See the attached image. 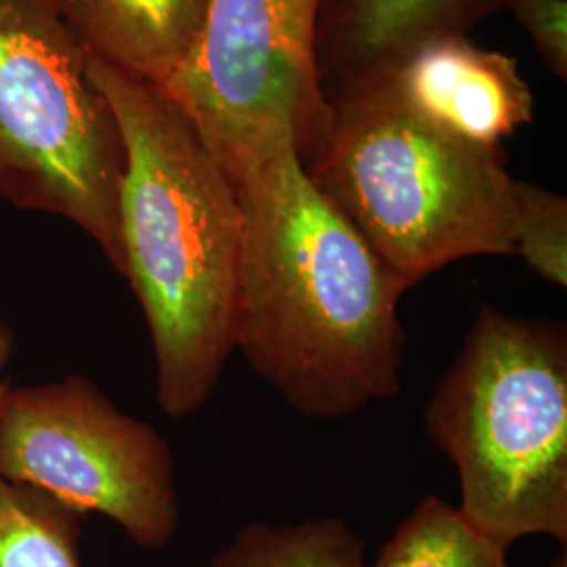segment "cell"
<instances>
[{
  "label": "cell",
  "instance_id": "obj_1",
  "mask_svg": "<svg viewBox=\"0 0 567 567\" xmlns=\"http://www.w3.org/2000/svg\"><path fill=\"white\" fill-rule=\"evenodd\" d=\"M236 349L309 419H344L402 386L408 292L286 145L234 179Z\"/></svg>",
  "mask_w": 567,
  "mask_h": 567
},
{
  "label": "cell",
  "instance_id": "obj_4",
  "mask_svg": "<svg viewBox=\"0 0 567 567\" xmlns=\"http://www.w3.org/2000/svg\"><path fill=\"white\" fill-rule=\"evenodd\" d=\"M426 435L456 468L458 511L508 548L567 543V334L482 305L426 405Z\"/></svg>",
  "mask_w": 567,
  "mask_h": 567
},
{
  "label": "cell",
  "instance_id": "obj_14",
  "mask_svg": "<svg viewBox=\"0 0 567 567\" xmlns=\"http://www.w3.org/2000/svg\"><path fill=\"white\" fill-rule=\"evenodd\" d=\"M515 243L532 271L555 286H567V200L534 183L513 179Z\"/></svg>",
  "mask_w": 567,
  "mask_h": 567
},
{
  "label": "cell",
  "instance_id": "obj_9",
  "mask_svg": "<svg viewBox=\"0 0 567 567\" xmlns=\"http://www.w3.org/2000/svg\"><path fill=\"white\" fill-rule=\"evenodd\" d=\"M511 0H322L316 65L324 102L355 93L425 42L466 37Z\"/></svg>",
  "mask_w": 567,
  "mask_h": 567
},
{
  "label": "cell",
  "instance_id": "obj_12",
  "mask_svg": "<svg viewBox=\"0 0 567 567\" xmlns=\"http://www.w3.org/2000/svg\"><path fill=\"white\" fill-rule=\"evenodd\" d=\"M507 553L458 507L426 496L368 567H511Z\"/></svg>",
  "mask_w": 567,
  "mask_h": 567
},
{
  "label": "cell",
  "instance_id": "obj_5",
  "mask_svg": "<svg viewBox=\"0 0 567 567\" xmlns=\"http://www.w3.org/2000/svg\"><path fill=\"white\" fill-rule=\"evenodd\" d=\"M124 142L53 0H0V200L76 225L124 278Z\"/></svg>",
  "mask_w": 567,
  "mask_h": 567
},
{
  "label": "cell",
  "instance_id": "obj_13",
  "mask_svg": "<svg viewBox=\"0 0 567 567\" xmlns=\"http://www.w3.org/2000/svg\"><path fill=\"white\" fill-rule=\"evenodd\" d=\"M82 515L0 477V567H82Z\"/></svg>",
  "mask_w": 567,
  "mask_h": 567
},
{
  "label": "cell",
  "instance_id": "obj_8",
  "mask_svg": "<svg viewBox=\"0 0 567 567\" xmlns=\"http://www.w3.org/2000/svg\"><path fill=\"white\" fill-rule=\"evenodd\" d=\"M379 82L426 121L468 142L501 145L534 121V95L517 61L468 37L421 44Z\"/></svg>",
  "mask_w": 567,
  "mask_h": 567
},
{
  "label": "cell",
  "instance_id": "obj_7",
  "mask_svg": "<svg viewBox=\"0 0 567 567\" xmlns=\"http://www.w3.org/2000/svg\"><path fill=\"white\" fill-rule=\"evenodd\" d=\"M322 0H208L203 30L164 95L231 179L320 121L316 37Z\"/></svg>",
  "mask_w": 567,
  "mask_h": 567
},
{
  "label": "cell",
  "instance_id": "obj_6",
  "mask_svg": "<svg viewBox=\"0 0 567 567\" xmlns=\"http://www.w3.org/2000/svg\"><path fill=\"white\" fill-rule=\"evenodd\" d=\"M0 477L82 517H107L145 550L168 547L179 529L173 450L81 374L9 386L0 410Z\"/></svg>",
  "mask_w": 567,
  "mask_h": 567
},
{
  "label": "cell",
  "instance_id": "obj_10",
  "mask_svg": "<svg viewBox=\"0 0 567 567\" xmlns=\"http://www.w3.org/2000/svg\"><path fill=\"white\" fill-rule=\"evenodd\" d=\"M86 53L164 89L189 60L208 0H53Z\"/></svg>",
  "mask_w": 567,
  "mask_h": 567
},
{
  "label": "cell",
  "instance_id": "obj_15",
  "mask_svg": "<svg viewBox=\"0 0 567 567\" xmlns=\"http://www.w3.org/2000/svg\"><path fill=\"white\" fill-rule=\"evenodd\" d=\"M508 11L524 28L548 70L567 81V0H511Z\"/></svg>",
  "mask_w": 567,
  "mask_h": 567
},
{
  "label": "cell",
  "instance_id": "obj_16",
  "mask_svg": "<svg viewBox=\"0 0 567 567\" xmlns=\"http://www.w3.org/2000/svg\"><path fill=\"white\" fill-rule=\"evenodd\" d=\"M13 349H16V334H13V328L7 322V318L2 316L0 311V410L4 404V398L9 393V383L4 379V372H7V365L9 360L13 355Z\"/></svg>",
  "mask_w": 567,
  "mask_h": 567
},
{
  "label": "cell",
  "instance_id": "obj_2",
  "mask_svg": "<svg viewBox=\"0 0 567 567\" xmlns=\"http://www.w3.org/2000/svg\"><path fill=\"white\" fill-rule=\"evenodd\" d=\"M86 72L121 128L124 278L171 421L203 408L236 351L243 219L234 179L163 91L86 53Z\"/></svg>",
  "mask_w": 567,
  "mask_h": 567
},
{
  "label": "cell",
  "instance_id": "obj_11",
  "mask_svg": "<svg viewBox=\"0 0 567 567\" xmlns=\"http://www.w3.org/2000/svg\"><path fill=\"white\" fill-rule=\"evenodd\" d=\"M206 567H368L362 538L341 519L244 526Z\"/></svg>",
  "mask_w": 567,
  "mask_h": 567
},
{
  "label": "cell",
  "instance_id": "obj_3",
  "mask_svg": "<svg viewBox=\"0 0 567 567\" xmlns=\"http://www.w3.org/2000/svg\"><path fill=\"white\" fill-rule=\"evenodd\" d=\"M297 156L405 290L461 259L513 255L503 145L426 121L385 82L326 102Z\"/></svg>",
  "mask_w": 567,
  "mask_h": 567
}]
</instances>
